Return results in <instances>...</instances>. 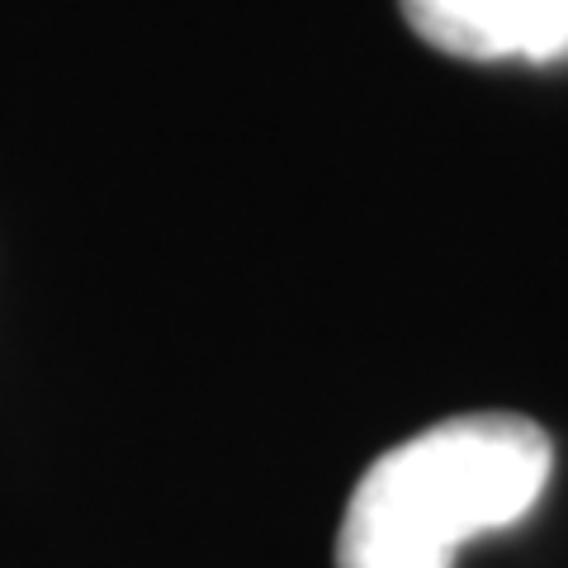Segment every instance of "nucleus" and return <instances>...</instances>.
Segmentation results:
<instances>
[{
	"label": "nucleus",
	"instance_id": "nucleus-2",
	"mask_svg": "<svg viewBox=\"0 0 568 568\" xmlns=\"http://www.w3.org/2000/svg\"><path fill=\"white\" fill-rule=\"evenodd\" d=\"M407 29L465 62H568V0H398Z\"/></svg>",
	"mask_w": 568,
	"mask_h": 568
},
{
	"label": "nucleus",
	"instance_id": "nucleus-1",
	"mask_svg": "<svg viewBox=\"0 0 568 568\" xmlns=\"http://www.w3.org/2000/svg\"><path fill=\"white\" fill-rule=\"evenodd\" d=\"M555 469V446L521 413L436 422L361 474L336 568H450L459 545L517 526Z\"/></svg>",
	"mask_w": 568,
	"mask_h": 568
}]
</instances>
